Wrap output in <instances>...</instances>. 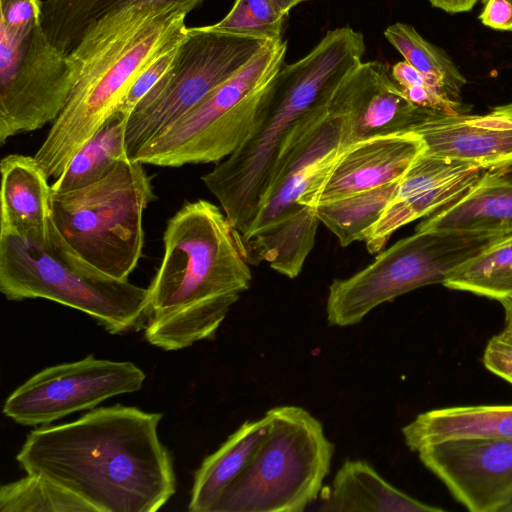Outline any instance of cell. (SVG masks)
<instances>
[{
	"instance_id": "cell-1",
	"label": "cell",
	"mask_w": 512,
	"mask_h": 512,
	"mask_svg": "<svg viewBox=\"0 0 512 512\" xmlns=\"http://www.w3.org/2000/svg\"><path fill=\"white\" fill-rule=\"evenodd\" d=\"M160 413L115 405L30 432L16 455L27 473L77 494L96 512H155L176 491Z\"/></svg>"
},
{
	"instance_id": "cell-2",
	"label": "cell",
	"mask_w": 512,
	"mask_h": 512,
	"mask_svg": "<svg viewBox=\"0 0 512 512\" xmlns=\"http://www.w3.org/2000/svg\"><path fill=\"white\" fill-rule=\"evenodd\" d=\"M163 244L148 287L145 338L177 351L214 337L252 273L225 213L204 199L168 220Z\"/></svg>"
},
{
	"instance_id": "cell-3",
	"label": "cell",
	"mask_w": 512,
	"mask_h": 512,
	"mask_svg": "<svg viewBox=\"0 0 512 512\" xmlns=\"http://www.w3.org/2000/svg\"><path fill=\"white\" fill-rule=\"evenodd\" d=\"M364 52V36L344 26L328 31L300 60L283 65L268 86L264 117L256 132L202 176L238 238L252 226L287 134L305 115L329 105Z\"/></svg>"
},
{
	"instance_id": "cell-4",
	"label": "cell",
	"mask_w": 512,
	"mask_h": 512,
	"mask_svg": "<svg viewBox=\"0 0 512 512\" xmlns=\"http://www.w3.org/2000/svg\"><path fill=\"white\" fill-rule=\"evenodd\" d=\"M329 105L305 115L281 144L249 232L237 238L248 263L266 262L295 278L310 254L320 223L299 203L315 176L339 153V131Z\"/></svg>"
},
{
	"instance_id": "cell-5",
	"label": "cell",
	"mask_w": 512,
	"mask_h": 512,
	"mask_svg": "<svg viewBox=\"0 0 512 512\" xmlns=\"http://www.w3.org/2000/svg\"><path fill=\"white\" fill-rule=\"evenodd\" d=\"M154 198L144 164L128 158L98 182L52 191L50 234L90 269L128 280L142 256L143 213Z\"/></svg>"
},
{
	"instance_id": "cell-6",
	"label": "cell",
	"mask_w": 512,
	"mask_h": 512,
	"mask_svg": "<svg viewBox=\"0 0 512 512\" xmlns=\"http://www.w3.org/2000/svg\"><path fill=\"white\" fill-rule=\"evenodd\" d=\"M0 291L8 300L43 298L76 309L111 334L137 330L147 318L148 288L90 269L51 234L41 242L1 229Z\"/></svg>"
},
{
	"instance_id": "cell-7",
	"label": "cell",
	"mask_w": 512,
	"mask_h": 512,
	"mask_svg": "<svg viewBox=\"0 0 512 512\" xmlns=\"http://www.w3.org/2000/svg\"><path fill=\"white\" fill-rule=\"evenodd\" d=\"M267 434L211 512H302L329 474L334 444L306 409H269Z\"/></svg>"
},
{
	"instance_id": "cell-8",
	"label": "cell",
	"mask_w": 512,
	"mask_h": 512,
	"mask_svg": "<svg viewBox=\"0 0 512 512\" xmlns=\"http://www.w3.org/2000/svg\"><path fill=\"white\" fill-rule=\"evenodd\" d=\"M287 42H270L239 72L147 142L131 159L161 167L219 162L248 141L265 111L268 86L284 65Z\"/></svg>"
},
{
	"instance_id": "cell-9",
	"label": "cell",
	"mask_w": 512,
	"mask_h": 512,
	"mask_svg": "<svg viewBox=\"0 0 512 512\" xmlns=\"http://www.w3.org/2000/svg\"><path fill=\"white\" fill-rule=\"evenodd\" d=\"M0 143L53 123L73 87L42 22V0H0Z\"/></svg>"
},
{
	"instance_id": "cell-10",
	"label": "cell",
	"mask_w": 512,
	"mask_h": 512,
	"mask_svg": "<svg viewBox=\"0 0 512 512\" xmlns=\"http://www.w3.org/2000/svg\"><path fill=\"white\" fill-rule=\"evenodd\" d=\"M512 232L415 231L354 275L335 279L326 302L330 326L358 324L377 306L417 288L441 283L455 268Z\"/></svg>"
},
{
	"instance_id": "cell-11",
	"label": "cell",
	"mask_w": 512,
	"mask_h": 512,
	"mask_svg": "<svg viewBox=\"0 0 512 512\" xmlns=\"http://www.w3.org/2000/svg\"><path fill=\"white\" fill-rule=\"evenodd\" d=\"M187 13L173 10L151 18L110 57L74 84L59 116L34 157L56 179L98 128L116 111L140 71L177 34Z\"/></svg>"
},
{
	"instance_id": "cell-12",
	"label": "cell",
	"mask_w": 512,
	"mask_h": 512,
	"mask_svg": "<svg viewBox=\"0 0 512 512\" xmlns=\"http://www.w3.org/2000/svg\"><path fill=\"white\" fill-rule=\"evenodd\" d=\"M270 42L211 25L188 27L172 66L128 118V157L132 159L147 142L239 72Z\"/></svg>"
},
{
	"instance_id": "cell-13",
	"label": "cell",
	"mask_w": 512,
	"mask_h": 512,
	"mask_svg": "<svg viewBox=\"0 0 512 512\" xmlns=\"http://www.w3.org/2000/svg\"><path fill=\"white\" fill-rule=\"evenodd\" d=\"M145 378L132 362L89 355L36 373L10 394L3 412L20 425H49L71 413L93 409L108 398L136 392Z\"/></svg>"
},
{
	"instance_id": "cell-14",
	"label": "cell",
	"mask_w": 512,
	"mask_h": 512,
	"mask_svg": "<svg viewBox=\"0 0 512 512\" xmlns=\"http://www.w3.org/2000/svg\"><path fill=\"white\" fill-rule=\"evenodd\" d=\"M328 112L339 131V153L380 136L411 132L439 111L412 103L380 61L361 62L339 84Z\"/></svg>"
},
{
	"instance_id": "cell-15",
	"label": "cell",
	"mask_w": 512,
	"mask_h": 512,
	"mask_svg": "<svg viewBox=\"0 0 512 512\" xmlns=\"http://www.w3.org/2000/svg\"><path fill=\"white\" fill-rule=\"evenodd\" d=\"M417 452L469 511L512 512V438L446 441Z\"/></svg>"
},
{
	"instance_id": "cell-16",
	"label": "cell",
	"mask_w": 512,
	"mask_h": 512,
	"mask_svg": "<svg viewBox=\"0 0 512 512\" xmlns=\"http://www.w3.org/2000/svg\"><path fill=\"white\" fill-rule=\"evenodd\" d=\"M423 152V142L412 132L356 142L315 176L299 203L315 208L399 181Z\"/></svg>"
},
{
	"instance_id": "cell-17",
	"label": "cell",
	"mask_w": 512,
	"mask_h": 512,
	"mask_svg": "<svg viewBox=\"0 0 512 512\" xmlns=\"http://www.w3.org/2000/svg\"><path fill=\"white\" fill-rule=\"evenodd\" d=\"M486 170L472 164L424 154L400 179L395 195L364 241L373 254L381 252L402 226L427 217L463 196Z\"/></svg>"
},
{
	"instance_id": "cell-18",
	"label": "cell",
	"mask_w": 512,
	"mask_h": 512,
	"mask_svg": "<svg viewBox=\"0 0 512 512\" xmlns=\"http://www.w3.org/2000/svg\"><path fill=\"white\" fill-rule=\"evenodd\" d=\"M411 132L423 142L424 154L484 170L512 167V103L485 114L437 112Z\"/></svg>"
},
{
	"instance_id": "cell-19",
	"label": "cell",
	"mask_w": 512,
	"mask_h": 512,
	"mask_svg": "<svg viewBox=\"0 0 512 512\" xmlns=\"http://www.w3.org/2000/svg\"><path fill=\"white\" fill-rule=\"evenodd\" d=\"M1 229L35 241L50 235L52 189L34 156L9 154L0 162Z\"/></svg>"
},
{
	"instance_id": "cell-20",
	"label": "cell",
	"mask_w": 512,
	"mask_h": 512,
	"mask_svg": "<svg viewBox=\"0 0 512 512\" xmlns=\"http://www.w3.org/2000/svg\"><path fill=\"white\" fill-rule=\"evenodd\" d=\"M416 231L512 232V174L486 170L463 196L427 216Z\"/></svg>"
},
{
	"instance_id": "cell-21",
	"label": "cell",
	"mask_w": 512,
	"mask_h": 512,
	"mask_svg": "<svg viewBox=\"0 0 512 512\" xmlns=\"http://www.w3.org/2000/svg\"><path fill=\"white\" fill-rule=\"evenodd\" d=\"M205 0H42V22L52 43L67 57L95 26L129 10L187 14Z\"/></svg>"
},
{
	"instance_id": "cell-22",
	"label": "cell",
	"mask_w": 512,
	"mask_h": 512,
	"mask_svg": "<svg viewBox=\"0 0 512 512\" xmlns=\"http://www.w3.org/2000/svg\"><path fill=\"white\" fill-rule=\"evenodd\" d=\"M412 451L446 441L512 438V405L457 406L429 410L402 429Z\"/></svg>"
},
{
	"instance_id": "cell-23",
	"label": "cell",
	"mask_w": 512,
	"mask_h": 512,
	"mask_svg": "<svg viewBox=\"0 0 512 512\" xmlns=\"http://www.w3.org/2000/svg\"><path fill=\"white\" fill-rule=\"evenodd\" d=\"M331 512H442L385 480L364 460H346L334 476L321 507Z\"/></svg>"
},
{
	"instance_id": "cell-24",
	"label": "cell",
	"mask_w": 512,
	"mask_h": 512,
	"mask_svg": "<svg viewBox=\"0 0 512 512\" xmlns=\"http://www.w3.org/2000/svg\"><path fill=\"white\" fill-rule=\"evenodd\" d=\"M267 430L265 415L258 420L245 421L203 460L194 475L189 511H212L222 494L250 463Z\"/></svg>"
},
{
	"instance_id": "cell-25",
	"label": "cell",
	"mask_w": 512,
	"mask_h": 512,
	"mask_svg": "<svg viewBox=\"0 0 512 512\" xmlns=\"http://www.w3.org/2000/svg\"><path fill=\"white\" fill-rule=\"evenodd\" d=\"M128 119L113 113L78 150L62 174L51 184L53 192H64L100 181L128 159Z\"/></svg>"
},
{
	"instance_id": "cell-26",
	"label": "cell",
	"mask_w": 512,
	"mask_h": 512,
	"mask_svg": "<svg viewBox=\"0 0 512 512\" xmlns=\"http://www.w3.org/2000/svg\"><path fill=\"white\" fill-rule=\"evenodd\" d=\"M399 181L318 205L316 215L341 246L362 241L394 197Z\"/></svg>"
},
{
	"instance_id": "cell-27",
	"label": "cell",
	"mask_w": 512,
	"mask_h": 512,
	"mask_svg": "<svg viewBox=\"0 0 512 512\" xmlns=\"http://www.w3.org/2000/svg\"><path fill=\"white\" fill-rule=\"evenodd\" d=\"M384 36L431 86L452 100L461 102V91L467 81L443 50L424 39L414 27L405 23L389 25L384 31Z\"/></svg>"
},
{
	"instance_id": "cell-28",
	"label": "cell",
	"mask_w": 512,
	"mask_h": 512,
	"mask_svg": "<svg viewBox=\"0 0 512 512\" xmlns=\"http://www.w3.org/2000/svg\"><path fill=\"white\" fill-rule=\"evenodd\" d=\"M443 285L499 302L512 299V236L452 270Z\"/></svg>"
},
{
	"instance_id": "cell-29",
	"label": "cell",
	"mask_w": 512,
	"mask_h": 512,
	"mask_svg": "<svg viewBox=\"0 0 512 512\" xmlns=\"http://www.w3.org/2000/svg\"><path fill=\"white\" fill-rule=\"evenodd\" d=\"M1 512H96L77 494L35 473L0 488Z\"/></svg>"
},
{
	"instance_id": "cell-30",
	"label": "cell",
	"mask_w": 512,
	"mask_h": 512,
	"mask_svg": "<svg viewBox=\"0 0 512 512\" xmlns=\"http://www.w3.org/2000/svg\"><path fill=\"white\" fill-rule=\"evenodd\" d=\"M285 17L275 0H235L226 16L211 26L276 42L282 40Z\"/></svg>"
},
{
	"instance_id": "cell-31",
	"label": "cell",
	"mask_w": 512,
	"mask_h": 512,
	"mask_svg": "<svg viewBox=\"0 0 512 512\" xmlns=\"http://www.w3.org/2000/svg\"><path fill=\"white\" fill-rule=\"evenodd\" d=\"M187 29L188 27L173 37L140 71L115 112L120 113L127 119L129 118L142 98L158 83L172 66L178 47L185 37Z\"/></svg>"
},
{
	"instance_id": "cell-32",
	"label": "cell",
	"mask_w": 512,
	"mask_h": 512,
	"mask_svg": "<svg viewBox=\"0 0 512 512\" xmlns=\"http://www.w3.org/2000/svg\"><path fill=\"white\" fill-rule=\"evenodd\" d=\"M485 367L512 384V334L503 330L493 336L484 351Z\"/></svg>"
},
{
	"instance_id": "cell-33",
	"label": "cell",
	"mask_w": 512,
	"mask_h": 512,
	"mask_svg": "<svg viewBox=\"0 0 512 512\" xmlns=\"http://www.w3.org/2000/svg\"><path fill=\"white\" fill-rule=\"evenodd\" d=\"M479 20L489 28L512 32V0H486Z\"/></svg>"
},
{
	"instance_id": "cell-34",
	"label": "cell",
	"mask_w": 512,
	"mask_h": 512,
	"mask_svg": "<svg viewBox=\"0 0 512 512\" xmlns=\"http://www.w3.org/2000/svg\"><path fill=\"white\" fill-rule=\"evenodd\" d=\"M391 75L394 81L398 84V86L401 89H405L412 86L433 87L429 84L427 79L418 70H416L412 65L407 63L405 60L396 63L392 67Z\"/></svg>"
},
{
	"instance_id": "cell-35",
	"label": "cell",
	"mask_w": 512,
	"mask_h": 512,
	"mask_svg": "<svg viewBox=\"0 0 512 512\" xmlns=\"http://www.w3.org/2000/svg\"><path fill=\"white\" fill-rule=\"evenodd\" d=\"M478 0H429L431 5L448 13L470 11Z\"/></svg>"
},
{
	"instance_id": "cell-36",
	"label": "cell",
	"mask_w": 512,
	"mask_h": 512,
	"mask_svg": "<svg viewBox=\"0 0 512 512\" xmlns=\"http://www.w3.org/2000/svg\"><path fill=\"white\" fill-rule=\"evenodd\" d=\"M281 12L287 16L289 11L300 3L310 0H275Z\"/></svg>"
},
{
	"instance_id": "cell-37",
	"label": "cell",
	"mask_w": 512,
	"mask_h": 512,
	"mask_svg": "<svg viewBox=\"0 0 512 512\" xmlns=\"http://www.w3.org/2000/svg\"><path fill=\"white\" fill-rule=\"evenodd\" d=\"M505 310L506 328L505 330L512 334V299L501 302Z\"/></svg>"
}]
</instances>
